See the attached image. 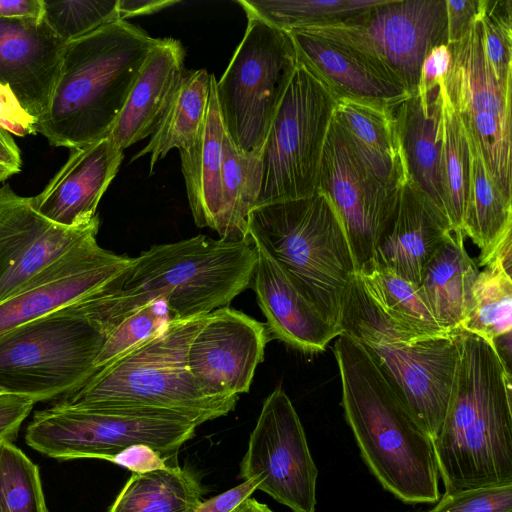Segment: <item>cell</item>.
Returning <instances> with one entry per match:
<instances>
[{"mask_svg": "<svg viewBox=\"0 0 512 512\" xmlns=\"http://www.w3.org/2000/svg\"><path fill=\"white\" fill-rule=\"evenodd\" d=\"M256 264L257 251L249 238L197 235L153 245L94 295L92 306L107 335L127 315L156 299L165 301L175 319L206 315L250 287Z\"/></svg>", "mask_w": 512, "mask_h": 512, "instance_id": "6da1fadb", "label": "cell"}, {"mask_svg": "<svg viewBox=\"0 0 512 512\" xmlns=\"http://www.w3.org/2000/svg\"><path fill=\"white\" fill-rule=\"evenodd\" d=\"M333 352L344 416L371 473L405 503H436L440 477L430 437L359 342L342 333Z\"/></svg>", "mask_w": 512, "mask_h": 512, "instance_id": "7a4b0ae2", "label": "cell"}, {"mask_svg": "<svg viewBox=\"0 0 512 512\" xmlns=\"http://www.w3.org/2000/svg\"><path fill=\"white\" fill-rule=\"evenodd\" d=\"M433 446L445 492L512 483L511 373L493 341L461 330L453 392Z\"/></svg>", "mask_w": 512, "mask_h": 512, "instance_id": "3957f363", "label": "cell"}, {"mask_svg": "<svg viewBox=\"0 0 512 512\" xmlns=\"http://www.w3.org/2000/svg\"><path fill=\"white\" fill-rule=\"evenodd\" d=\"M156 42L126 20L67 42L36 133L52 146L70 149L107 137Z\"/></svg>", "mask_w": 512, "mask_h": 512, "instance_id": "277c9868", "label": "cell"}, {"mask_svg": "<svg viewBox=\"0 0 512 512\" xmlns=\"http://www.w3.org/2000/svg\"><path fill=\"white\" fill-rule=\"evenodd\" d=\"M206 315L173 320L160 333L101 369L80 390L60 402L78 408L173 415L197 426L229 414L239 398L205 395L187 363L190 343Z\"/></svg>", "mask_w": 512, "mask_h": 512, "instance_id": "5b68a950", "label": "cell"}, {"mask_svg": "<svg viewBox=\"0 0 512 512\" xmlns=\"http://www.w3.org/2000/svg\"><path fill=\"white\" fill-rule=\"evenodd\" d=\"M248 237L267 249L325 319L341 328L357 267L342 221L323 192L255 206Z\"/></svg>", "mask_w": 512, "mask_h": 512, "instance_id": "8992f818", "label": "cell"}, {"mask_svg": "<svg viewBox=\"0 0 512 512\" xmlns=\"http://www.w3.org/2000/svg\"><path fill=\"white\" fill-rule=\"evenodd\" d=\"M340 327L371 355L433 442L451 400L461 330L431 336L394 323L369 298L358 274L347 289Z\"/></svg>", "mask_w": 512, "mask_h": 512, "instance_id": "52a82bcc", "label": "cell"}, {"mask_svg": "<svg viewBox=\"0 0 512 512\" xmlns=\"http://www.w3.org/2000/svg\"><path fill=\"white\" fill-rule=\"evenodd\" d=\"M89 298L21 325L0 338V387L35 401L68 397L99 370L107 333Z\"/></svg>", "mask_w": 512, "mask_h": 512, "instance_id": "ba28073f", "label": "cell"}, {"mask_svg": "<svg viewBox=\"0 0 512 512\" xmlns=\"http://www.w3.org/2000/svg\"><path fill=\"white\" fill-rule=\"evenodd\" d=\"M196 427L195 423L173 415L78 408L58 402L34 413L26 428L25 442L35 451L60 461H109L133 444H146L169 465H176L180 448L195 436Z\"/></svg>", "mask_w": 512, "mask_h": 512, "instance_id": "9c48e42d", "label": "cell"}, {"mask_svg": "<svg viewBox=\"0 0 512 512\" xmlns=\"http://www.w3.org/2000/svg\"><path fill=\"white\" fill-rule=\"evenodd\" d=\"M297 64L289 32L248 18L245 35L215 85L224 131L239 152L261 153Z\"/></svg>", "mask_w": 512, "mask_h": 512, "instance_id": "30bf717a", "label": "cell"}, {"mask_svg": "<svg viewBox=\"0 0 512 512\" xmlns=\"http://www.w3.org/2000/svg\"><path fill=\"white\" fill-rule=\"evenodd\" d=\"M335 106L328 88L298 62L261 151L262 184L255 206L307 197L317 190Z\"/></svg>", "mask_w": 512, "mask_h": 512, "instance_id": "8fae6325", "label": "cell"}, {"mask_svg": "<svg viewBox=\"0 0 512 512\" xmlns=\"http://www.w3.org/2000/svg\"><path fill=\"white\" fill-rule=\"evenodd\" d=\"M299 30L356 52L413 94L428 52L448 45L446 1L383 0L345 21Z\"/></svg>", "mask_w": 512, "mask_h": 512, "instance_id": "7c38bea8", "label": "cell"}, {"mask_svg": "<svg viewBox=\"0 0 512 512\" xmlns=\"http://www.w3.org/2000/svg\"><path fill=\"white\" fill-rule=\"evenodd\" d=\"M449 47L452 65L442 81L445 91L492 180L512 199V86L500 85L488 67L479 14L466 33Z\"/></svg>", "mask_w": 512, "mask_h": 512, "instance_id": "4fadbf2b", "label": "cell"}, {"mask_svg": "<svg viewBox=\"0 0 512 512\" xmlns=\"http://www.w3.org/2000/svg\"><path fill=\"white\" fill-rule=\"evenodd\" d=\"M240 477L255 478L258 488L293 512H314L318 469L300 418L286 392L275 388L265 399Z\"/></svg>", "mask_w": 512, "mask_h": 512, "instance_id": "5bb4252c", "label": "cell"}, {"mask_svg": "<svg viewBox=\"0 0 512 512\" xmlns=\"http://www.w3.org/2000/svg\"><path fill=\"white\" fill-rule=\"evenodd\" d=\"M317 189L328 197L342 221L358 272L374 260L377 241L399 188L387 187L365 168L332 118Z\"/></svg>", "mask_w": 512, "mask_h": 512, "instance_id": "9a60e30c", "label": "cell"}, {"mask_svg": "<svg viewBox=\"0 0 512 512\" xmlns=\"http://www.w3.org/2000/svg\"><path fill=\"white\" fill-rule=\"evenodd\" d=\"M270 340L264 323L228 306L218 308L205 316L190 343V373L205 395L239 398L249 391Z\"/></svg>", "mask_w": 512, "mask_h": 512, "instance_id": "2e32d148", "label": "cell"}, {"mask_svg": "<svg viewBox=\"0 0 512 512\" xmlns=\"http://www.w3.org/2000/svg\"><path fill=\"white\" fill-rule=\"evenodd\" d=\"M132 258L99 246L93 236L0 302V338L57 309L105 291Z\"/></svg>", "mask_w": 512, "mask_h": 512, "instance_id": "e0dca14e", "label": "cell"}, {"mask_svg": "<svg viewBox=\"0 0 512 512\" xmlns=\"http://www.w3.org/2000/svg\"><path fill=\"white\" fill-rule=\"evenodd\" d=\"M98 215L88 224L58 225L32 206L30 197L0 185V302L85 240L97 236Z\"/></svg>", "mask_w": 512, "mask_h": 512, "instance_id": "ac0fdd59", "label": "cell"}, {"mask_svg": "<svg viewBox=\"0 0 512 512\" xmlns=\"http://www.w3.org/2000/svg\"><path fill=\"white\" fill-rule=\"evenodd\" d=\"M65 42L42 18H0V83L36 120L51 97Z\"/></svg>", "mask_w": 512, "mask_h": 512, "instance_id": "d6986e66", "label": "cell"}, {"mask_svg": "<svg viewBox=\"0 0 512 512\" xmlns=\"http://www.w3.org/2000/svg\"><path fill=\"white\" fill-rule=\"evenodd\" d=\"M120 150L107 136L71 149L66 163L36 196L33 208L64 227H80L96 216L100 199L116 176L123 160Z\"/></svg>", "mask_w": 512, "mask_h": 512, "instance_id": "ffe728a7", "label": "cell"}, {"mask_svg": "<svg viewBox=\"0 0 512 512\" xmlns=\"http://www.w3.org/2000/svg\"><path fill=\"white\" fill-rule=\"evenodd\" d=\"M251 241L257 251V264L250 287L266 318L270 339L305 353L324 351L342 334L341 328L325 319L306 299L265 247Z\"/></svg>", "mask_w": 512, "mask_h": 512, "instance_id": "44dd1931", "label": "cell"}, {"mask_svg": "<svg viewBox=\"0 0 512 512\" xmlns=\"http://www.w3.org/2000/svg\"><path fill=\"white\" fill-rule=\"evenodd\" d=\"M452 231L447 218L409 180L398 190L373 261L419 284L425 266Z\"/></svg>", "mask_w": 512, "mask_h": 512, "instance_id": "7402d4cb", "label": "cell"}, {"mask_svg": "<svg viewBox=\"0 0 512 512\" xmlns=\"http://www.w3.org/2000/svg\"><path fill=\"white\" fill-rule=\"evenodd\" d=\"M298 62L331 92L346 99L395 108L411 94L356 52L321 37L291 30Z\"/></svg>", "mask_w": 512, "mask_h": 512, "instance_id": "603a6c76", "label": "cell"}, {"mask_svg": "<svg viewBox=\"0 0 512 512\" xmlns=\"http://www.w3.org/2000/svg\"><path fill=\"white\" fill-rule=\"evenodd\" d=\"M185 50L174 38H157L108 137L122 151L151 136L177 90Z\"/></svg>", "mask_w": 512, "mask_h": 512, "instance_id": "cb8c5ba5", "label": "cell"}, {"mask_svg": "<svg viewBox=\"0 0 512 512\" xmlns=\"http://www.w3.org/2000/svg\"><path fill=\"white\" fill-rule=\"evenodd\" d=\"M393 109L340 99L333 118L365 168L382 184L398 189L410 179Z\"/></svg>", "mask_w": 512, "mask_h": 512, "instance_id": "d4e9b609", "label": "cell"}, {"mask_svg": "<svg viewBox=\"0 0 512 512\" xmlns=\"http://www.w3.org/2000/svg\"><path fill=\"white\" fill-rule=\"evenodd\" d=\"M393 110L409 179L446 217L439 174L440 84L428 93L416 91Z\"/></svg>", "mask_w": 512, "mask_h": 512, "instance_id": "484cf974", "label": "cell"}, {"mask_svg": "<svg viewBox=\"0 0 512 512\" xmlns=\"http://www.w3.org/2000/svg\"><path fill=\"white\" fill-rule=\"evenodd\" d=\"M478 273L477 263L466 250L464 233L452 231L425 266L418 284L444 330H461L470 311Z\"/></svg>", "mask_w": 512, "mask_h": 512, "instance_id": "4316f807", "label": "cell"}, {"mask_svg": "<svg viewBox=\"0 0 512 512\" xmlns=\"http://www.w3.org/2000/svg\"><path fill=\"white\" fill-rule=\"evenodd\" d=\"M213 75L205 123L196 143L180 152L189 206L195 224L215 231L221 208L222 124Z\"/></svg>", "mask_w": 512, "mask_h": 512, "instance_id": "83f0119b", "label": "cell"}, {"mask_svg": "<svg viewBox=\"0 0 512 512\" xmlns=\"http://www.w3.org/2000/svg\"><path fill=\"white\" fill-rule=\"evenodd\" d=\"M212 77L205 69L184 71L150 141L132 161L149 154L152 174L170 150H186L196 143L206 119Z\"/></svg>", "mask_w": 512, "mask_h": 512, "instance_id": "f1b7e54d", "label": "cell"}, {"mask_svg": "<svg viewBox=\"0 0 512 512\" xmlns=\"http://www.w3.org/2000/svg\"><path fill=\"white\" fill-rule=\"evenodd\" d=\"M470 144V142H469ZM471 178L461 230L480 249L484 266L512 230V199L492 180L480 151L470 144Z\"/></svg>", "mask_w": 512, "mask_h": 512, "instance_id": "f546056e", "label": "cell"}, {"mask_svg": "<svg viewBox=\"0 0 512 512\" xmlns=\"http://www.w3.org/2000/svg\"><path fill=\"white\" fill-rule=\"evenodd\" d=\"M511 245L509 237L479 271L472 290L470 311L461 328L494 343L511 338Z\"/></svg>", "mask_w": 512, "mask_h": 512, "instance_id": "4dcf8cb0", "label": "cell"}, {"mask_svg": "<svg viewBox=\"0 0 512 512\" xmlns=\"http://www.w3.org/2000/svg\"><path fill=\"white\" fill-rule=\"evenodd\" d=\"M204 489L196 473L178 464L133 473L108 512H194Z\"/></svg>", "mask_w": 512, "mask_h": 512, "instance_id": "1f68e13d", "label": "cell"}, {"mask_svg": "<svg viewBox=\"0 0 512 512\" xmlns=\"http://www.w3.org/2000/svg\"><path fill=\"white\" fill-rule=\"evenodd\" d=\"M262 184L261 153L239 152L224 133L222 141L221 208L215 232L221 239H248V220Z\"/></svg>", "mask_w": 512, "mask_h": 512, "instance_id": "d6a6232c", "label": "cell"}, {"mask_svg": "<svg viewBox=\"0 0 512 512\" xmlns=\"http://www.w3.org/2000/svg\"><path fill=\"white\" fill-rule=\"evenodd\" d=\"M443 81V80H442ZM440 83V184L446 217L461 230L469 194L472 154L464 125Z\"/></svg>", "mask_w": 512, "mask_h": 512, "instance_id": "836d02e7", "label": "cell"}, {"mask_svg": "<svg viewBox=\"0 0 512 512\" xmlns=\"http://www.w3.org/2000/svg\"><path fill=\"white\" fill-rule=\"evenodd\" d=\"M357 274L369 298L394 323L431 336L453 333L438 324L418 284L374 261L361 268Z\"/></svg>", "mask_w": 512, "mask_h": 512, "instance_id": "e575fe53", "label": "cell"}, {"mask_svg": "<svg viewBox=\"0 0 512 512\" xmlns=\"http://www.w3.org/2000/svg\"><path fill=\"white\" fill-rule=\"evenodd\" d=\"M383 0H239L247 18L289 32L345 21Z\"/></svg>", "mask_w": 512, "mask_h": 512, "instance_id": "d590c367", "label": "cell"}, {"mask_svg": "<svg viewBox=\"0 0 512 512\" xmlns=\"http://www.w3.org/2000/svg\"><path fill=\"white\" fill-rule=\"evenodd\" d=\"M0 512H48L38 466L12 442H0Z\"/></svg>", "mask_w": 512, "mask_h": 512, "instance_id": "8d00e7d4", "label": "cell"}, {"mask_svg": "<svg viewBox=\"0 0 512 512\" xmlns=\"http://www.w3.org/2000/svg\"><path fill=\"white\" fill-rule=\"evenodd\" d=\"M175 317L162 299L150 301L136 309L107 335L96 358L100 371L164 330Z\"/></svg>", "mask_w": 512, "mask_h": 512, "instance_id": "74e56055", "label": "cell"}, {"mask_svg": "<svg viewBox=\"0 0 512 512\" xmlns=\"http://www.w3.org/2000/svg\"><path fill=\"white\" fill-rule=\"evenodd\" d=\"M482 50L502 86H512V0H480Z\"/></svg>", "mask_w": 512, "mask_h": 512, "instance_id": "f35d334b", "label": "cell"}, {"mask_svg": "<svg viewBox=\"0 0 512 512\" xmlns=\"http://www.w3.org/2000/svg\"><path fill=\"white\" fill-rule=\"evenodd\" d=\"M43 19L65 43L118 21V0H44Z\"/></svg>", "mask_w": 512, "mask_h": 512, "instance_id": "ab89813d", "label": "cell"}, {"mask_svg": "<svg viewBox=\"0 0 512 512\" xmlns=\"http://www.w3.org/2000/svg\"><path fill=\"white\" fill-rule=\"evenodd\" d=\"M427 512H512V483L445 492Z\"/></svg>", "mask_w": 512, "mask_h": 512, "instance_id": "60d3db41", "label": "cell"}, {"mask_svg": "<svg viewBox=\"0 0 512 512\" xmlns=\"http://www.w3.org/2000/svg\"><path fill=\"white\" fill-rule=\"evenodd\" d=\"M34 404L28 396L9 392L0 394V442L13 443Z\"/></svg>", "mask_w": 512, "mask_h": 512, "instance_id": "b9f144b4", "label": "cell"}, {"mask_svg": "<svg viewBox=\"0 0 512 512\" xmlns=\"http://www.w3.org/2000/svg\"><path fill=\"white\" fill-rule=\"evenodd\" d=\"M36 122L21 106L12 90L0 83V126L11 134L24 137L36 134Z\"/></svg>", "mask_w": 512, "mask_h": 512, "instance_id": "7bdbcfd3", "label": "cell"}, {"mask_svg": "<svg viewBox=\"0 0 512 512\" xmlns=\"http://www.w3.org/2000/svg\"><path fill=\"white\" fill-rule=\"evenodd\" d=\"M452 54L449 45L432 48L424 58L417 91L428 93L437 88L451 69Z\"/></svg>", "mask_w": 512, "mask_h": 512, "instance_id": "ee69618b", "label": "cell"}, {"mask_svg": "<svg viewBox=\"0 0 512 512\" xmlns=\"http://www.w3.org/2000/svg\"><path fill=\"white\" fill-rule=\"evenodd\" d=\"M109 461L133 473L161 470L169 465L158 451L146 444H133L120 451Z\"/></svg>", "mask_w": 512, "mask_h": 512, "instance_id": "f6af8a7d", "label": "cell"}, {"mask_svg": "<svg viewBox=\"0 0 512 512\" xmlns=\"http://www.w3.org/2000/svg\"><path fill=\"white\" fill-rule=\"evenodd\" d=\"M445 1L450 45L456 43L478 17L480 0Z\"/></svg>", "mask_w": 512, "mask_h": 512, "instance_id": "bcb514c9", "label": "cell"}, {"mask_svg": "<svg viewBox=\"0 0 512 512\" xmlns=\"http://www.w3.org/2000/svg\"><path fill=\"white\" fill-rule=\"evenodd\" d=\"M258 488L255 478L245 480L217 496L201 501L194 512H232L244 499L250 497Z\"/></svg>", "mask_w": 512, "mask_h": 512, "instance_id": "7dc6e473", "label": "cell"}, {"mask_svg": "<svg viewBox=\"0 0 512 512\" xmlns=\"http://www.w3.org/2000/svg\"><path fill=\"white\" fill-rule=\"evenodd\" d=\"M20 149L12 134L0 126V182L5 181L21 170Z\"/></svg>", "mask_w": 512, "mask_h": 512, "instance_id": "c3c4849f", "label": "cell"}, {"mask_svg": "<svg viewBox=\"0 0 512 512\" xmlns=\"http://www.w3.org/2000/svg\"><path fill=\"white\" fill-rule=\"evenodd\" d=\"M44 0H0V18H42Z\"/></svg>", "mask_w": 512, "mask_h": 512, "instance_id": "681fc988", "label": "cell"}, {"mask_svg": "<svg viewBox=\"0 0 512 512\" xmlns=\"http://www.w3.org/2000/svg\"><path fill=\"white\" fill-rule=\"evenodd\" d=\"M179 3L175 0H118L119 19L150 15Z\"/></svg>", "mask_w": 512, "mask_h": 512, "instance_id": "f907efd6", "label": "cell"}, {"mask_svg": "<svg viewBox=\"0 0 512 512\" xmlns=\"http://www.w3.org/2000/svg\"><path fill=\"white\" fill-rule=\"evenodd\" d=\"M232 512H273L266 504L258 502L252 497L244 499Z\"/></svg>", "mask_w": 512, "mask_h": 512, "instance_id": "816d5d0a", "label": "cell"}, {"mask_svg": "<svg viewBox=\"0 0 512 512\" xmlns=\"http://www.w3.org/2000/svg\"><path fill=\"white\" fill-rule=\"evenodd\" d=\"M7 391H5L2 387H0V394H3V393H6Z\"/></svg>", "mask_w": 512, "mask_h": 512, "instance_id": "f5cc1de1", "label": "cell"}, {"mask_svg": "<svg viewBox=\"0 0 512 512\" xmlns=\"http://www.w3.org/2000/svg\"><path fill=\"white\" fill-rule=\"evenodd\" d=\"M404 512H409V511H404Z\"/></svg>", "mask_w": 512, "mask_h": 512, "instance_id": "db71d44e", "label": "cell"}]
</instances>
